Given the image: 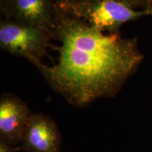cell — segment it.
Returning <instances> with one entry per match:
<instances>
[{"label": "cell", "mask_w": 152, "mask_h": 152, "mask_svg": "<svg viewBox=\"0 0 152 152\" xmlns=\"http://www.w3.org/2000/svg\"><path fill=\"white\" fill-rule=\"evenodd\" d=\"M27 104L16 95L4 93L0 97V140L14 146L22 142L31 115Z\"/></svg>", "instance_id": "5b68a950"}, {"label": "cell", "mask_w": 152, "mask_h": 152, "mask_svg": "<svg viewBox=\"0 0 152 152\" xmlns=\"http://www.w3.org/2000/svg\"><path fill=\"white\" fill-rule=\"evenodd\" d=\"M52 31L33 27L8 18L0 22V47L9 54L27 59L36 68L47 55Z\"/></svg>", "instance_id": "3957f363"}, {"label": "cell", "mask_w": 152, "mask_h": 152, "mask_svg": "<svg viewBox=\"0 0 152 152\" xmlns=\"http://www.w3.org/2000/svg\"><path fill=\"white\" fill-rule=\"evenodd\" d=\"M9 0H0V7L4 5L6 3H7Z\"/></svg>", "instance_id": "9c48e42d"}, {"label": "cell", "mask_w": 152, "mask_h": 152, "mask_svg": "<svg viewBox=\"0 0 152 152\" xmlns=\"http://www.w3.org/2000/svg\"><path fill=\"white\" fill-rule=\"evenodd\" d=\"M54 38L60 42L57 61L37 68L53 90L77 107L116 95L144 58L136 38L106 34L61 9Z\"/></svg>", "instance_id": "6da1fadb"}, {"label": "cell", "mask_w": 152, "mask_h": 152, "mask_svg": "<svg viewBox=\"0 0 152 152\" xmlns=\"http://www.w3.org/2000/svg\"><path fill=\"white\" fill-rule=\"evenodd\" d=\"M4 18L52 31L59 16L56 0H9L0 7Z\"/></svg>", "instance_id": "277c9868"}, {"label": "cell", "mask_w": 152, "mask_h": 152, "mask_svg": "<svg viewBox=\"0 0 152 152\" xmlns=\"http://www.w3.org/2000/svg\"><path fill=\"white\" fill-rule=\"evenodd\" d=\"M66 14L77 18L101 31L118 33L125 23L152 15V9H137L117 0L57 5Z\"/></svg>", "instance_id": "7a4b0ae2"}, {"label": "cell", "mask_w": 152, "mask_h": 152, "mask_svg": "<svg viewBox=\"0 0 152 152\" xmlns=\"http://www.w3.org/2000/svg\"><path fill=\"white\" fill-rule=\"evenodd\" d=\"M94 1V0H56V4L61 5L66 4H78L89 2V1ZM117 1L127 4L134 7L136 9H152L151 7L150 0H117Z\"/></svg>", "instance_id": "52a82bcc"}, {"label": "cell", "mask_w": 152, "mask_h": 152, "mask_svg": "<svg viewBox=\"0 0 152 152\" xmlns=\"http://www.w3.org/2000/svg\"><path fill=\"white\" fill-rule=\"evenodd\" d=\"M61 136L56 123L49 115L32 113L28 121L22 147L25 152H60Z\"/></svg>", "instance_id": "8992f818"}, {"label": "cell", "mask_w": 152, "mask_h": 152, "mask_svg": "<svg viewBox=\"0 0 152 152\" xmlns=\"http://www.w3.org/2000/svg\"><path fill=\"white\" fill-rule=\"evenodd\" d=\"M0 152H16L14 146L0 140Z\"/></svg>", "instance_id": "ba28073f"}, {"label": "cell", "mask_w": 152, "mask_h": 152, "mask_svg": "<svg viewBox=\"0 0 152 152\" xmlns=\"http://www.w3.org/2000/svg\"><path fill=\"white\" fill-rule=\"evenodd\" d=\"M150 3H151V7L152 8V0H150Z\"/></svg>", "instance_id": "30bf717a"}]
</instances>
